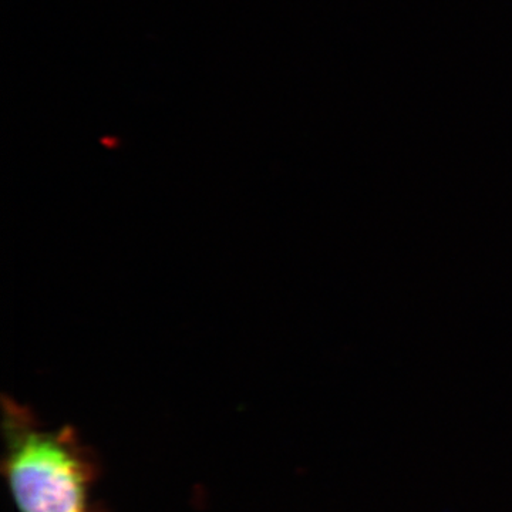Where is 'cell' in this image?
<instances>
[{"label": "cell", "instance_id": "obj_1", "mask_svg": "<svg viewBox=\"0 0 512 512\" xmlns=\"http://www.w3.org/2000/svg\"><path fill=\"white\" fill-rule=\"evenodd\" d=\"M2 473L18 512H92L97 466L73 427L43 429L36 414L2 399Z\"/></svg>", "mask_w": 512, "mask_h": 512}]
</instances>
